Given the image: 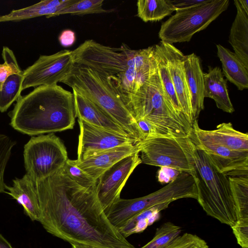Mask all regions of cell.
Returning <instances> with one entry per match:
<instances>
[{
  "mask_svg": "<svg viewBox=\"0 0 248 248\" xmlns=\"http://www.w3.org/2000/svg\"><path fill=\"white\" fill-rule=\"evenodd\" d=\"M34 183L40 208L38 221L48 233L71 245L136 248L107 218L96 186H79L63 168Z\"/></svg>",
  "mask_w": 248,
  "mask_h": 248,
  "instance_id": "1",
  "label": "cell"
},
{
  "mask_svg": "<svg viewBox=\"0 0 248 248\" xmlns=\"http://www.w3.org/2000/svg\"><path fill=\"white\" fill-rule=\"evenodd\" d=\"M10 116L11 125L30 136L73 129L76 119L73 93L57 84L37 87L19 97Z\"/></svg>",
  "mask_w": 248,
  "mask_h": 248,
  "instance_id": "2",
  "label": "cell"
},
{
  "mask_svg": "<svg viewBox=\"0 0 248 248\" xmlns=\"http://www.w3.org/2000/svg\"><path fill=\"white\" fill-rule=\"evenodd\" d=\"M125 106L136 121L146 120L175 137L188 136L191 132L193 124L174 108L164 89L157 65Z\"/></svg>",
  "mask_w": 248,
  "mask_h": 248,
  "instance_id": "3",
  "label": "cell"
},
{
  "mask_svg": "<svg viewBox=\"0 0 248 248\" xmlns=\"http://www.w3.org/2000/svg\"><path fill=\"white\" fill-rule=\"evenodd\" d=\"M193 143V175L197 190V200L207 215L231 227L237 222L238 216L228 178L219 172L206 154Z\"/></svg>",
  "mask_w": 248,
  "mask_h": 248,
  "instance_id": "4",
  "label": "cell"
},
{
  "mask_svg": "<svg viewBox=\"0 0 248 248\" xmlns=\"http://www.w3.org/2000/svg\"><path fill=\"white\" fill-rule=\"evenodd\" d=\"M61 82L99 107L129 136L142 140L133 117L107 81L95 71L75 63L71 72Z\"/></svg>",
  "mask_w": 248,
  "mask_h": 248,
  "instance_id": "5",
  "label": "cell"
},
{
  "mask_svg": "<svg viewBox=\"0 0 248 248\" xmlns=\"http://www.w3.org/2000/svg\"><path fill=\"white\" fill-rule=\"evenodd\" d=\"M183 198H197L195 179L192 174L186 172H181L173 181L146 196L132 199L120 198L105 213L110 222L119 230L144 210Z\"/></svg>",
  "mask_w": 248,
  "mask_h": 248,
  "instance_id": "6",
  "label": "cell"
},
{
  "mask_svg": "<svg viewBox=\"0 0 248 248\" xmlns=\"http://www.w3.org/2000/svg\"><path fill=\"white\" fill-rule=\"evenodd\" d=\"M229 5V0H205L198 5L176 11L161 25L159 37L170 44L189 42L196 33L206 28L224 12Z\"/></svg>",
  "mask_w": 248,
  "mask_h": 248,
  "instance_id": "7",
  "label": "cell"
},
{
  "mask_svg": "<svg viewBox=\"0 0 248 248\" xmlns=\"http://www.w3.org/2000/svg\"><path fill=\"white\" fill-rule=\"evenodd\" d=\"M140 145L141 163L194 173L193 143L189 135L152 138L141 140Z\"/></svg>",
  "mask_w": 248,
  "mask_h": 248,
  "instance_id": "8",
  "label": "cell"
},
{
  "mask_svg": "<svg viewBox=\"0 0 248 248\" xmlns=\"http://www.w3.org/2000/svg\"><path fill=\"white\" fill-rule=\"evenodd\" d=\"M23 156L26 174L34 182L57 172L68 159L66 147L53 133L32 137L24 145Z\"/></svg>",
  "mask_w": 248,
  "mask_h": 248,
  "instance_id": "9",
  "label": "cell"
},
{
  "mask_svg": "<svg viewBox=\"0 0 248 248\" xmlns=\"http://www.w3.org/2000/svg\"><path fill=\"white\" fill-rule=\"evenodd\" d=\"M156 65L154 46L139 50L130 48L125 70L114 77L102 78L125 105L128 98L148 80Z\"/></svg>",
  "mask_w": 248,
  "mask_h": 248,
  "instance_id": "10",
  "label": "cell"
},
{
  "mask_svg": "<svg viewBox=\"0 0 248 248\" xmlns=\"http://www.w3.org/2000/svg\"><path fill=\"white\" fill-rule=\"evenodd\" d=\"M74 64L72 50L64 49L49 55H40L23 71L21 90L57 84L71 72Z\"/></svg>",
  "mask_w": 248,
  "mask_h": 248,
  "instance_id": "11",
  "label": "cell"
},
{
  "mask_svg": "<svg viewBox=\"0 0 248 248\" xmlns=\"http://www.w3.org/2000/svg\"><path fill=\"white\" fill-rule=\"evenodd\" d=\"M140 153L137 152L120 160L97 180L96 194L104 211L120 198L121 192L129 177L141 163Z\"/></svg>",
  "mask_w": 248,
  "mask_h": 248,
  "instance_id": "12",
  "label": "cell"
},
{
  "mask_svg": "<svg viewBox=\"0 0 248 248\" xmlns=\"http://www.w3.org/2000/svg\"><path fill=\"white\" fill-rule=\"evenodd\" d=\"M80 127L78 147V161L89 155L116 147L136 144L140 141L130 137L91 124L78 119Z\"/></svg>",
  "mask_w": 248,
  "mask_h": 248,
  "instance_id": "13",
  "label": "cell"
},
{
  "mask_svg": "<svg viewBox=\"0 0 248 248\" xmlns=\"http://www.w3.org/2000/svg\"><path fill=\"white\" fill-rule=\"evenodd\" d=\"M189 137L219 172L227 177L248 176V152L234 151L214 141L196 138L191 132Z\"/></svg>",
  "mask_w": 248,
  "mask_h": 248,
  "instance_id": "14",
  "label": "cell"
},
{
  "mask_svg": "<svg viewBox=\"0 0 248 248\" xmlns=\"http://www.w3.org/2000/svg\"><path fill=\"white\" fill-rule=\"evenodd\" d=\"M161 42L164 49L172 82L182 111L188 120L193 124L190 96L184 68L185 55L172 44Z\"/></svg>",
  "mask_w": 248,
  "mask_h": 248,
  "instance_id": "15",
  "label": "cell"
},
{
  "mask_svg": "<svg viewBox=\"0 0 248 248\" xmlns=\"http://www.w3.org/2000/svg\"><path fill=\"white\" fill-rule=\"evenodd\" d=\"M140 142L94 153L82 161L77 160V166L97 181L104 172L120 160L140 152Z\"/></svg>",
  "mask_w": 248,
  "mask_h": 248,
  "instance_id": "16",
  "label": "cell"
},
{
  "mask_svg": "<svg viewBox=\"0 0 248 248\" xmlns=\"http://www.w3.org/2000/svg\"><path fill=\"white\" fill-rule=\"evenodd\" d=\"M195 137L211 140L231 150L248 152V134L234 129L231 123H223L214 130L201 128L194 121L191 131Z\"/></svg>",
  "mask_w": 248,
  "mask_h": 248,
  "instance_id": "17",
  "label": "cell"
},
{
  "mask_svg": "<svg viewBox=\"0 0 248 248\" xmlns=\"http://www.w3.org/2000/svg\"><path fill=\"white\" fill-rule=\"evenodd\" d=\"M73 94L76 117L78 119L99 127L129 136L118 123L97 105L74 90Z\"/></svg>",
  "mask_w": 248,
  "mask_h": 248,
  "instance_id": "18",
  "label": "cell"
},
{
  "mask_svg": "<svg viewBox=\"0 0 248 248\" xmlns=\"http://www.w3.org/2000/svg\"><path fill=\"white\" fill-rule=\"evenodd\" d=\"M184 68L190 96L193 121L204 108L203 73L200 58L195 53L185 55Z\"/></svg>",
  "mask_w": 248,
  "mask_h": 248,
  "instance_id": "19",
  "label": "cell"
},
{
  "mask_svg": "<svg viewBox=\"0 0 248 248\" xmlns=\"http://www.w3.org/2000/svg\"><path fill=\"white\" fill-rule=\"evenodd\" d=\"M6 193L22 205L24 214L32 221H39L40 208L34 182L26 174L13 180L12 186H6Z\"/></svg>",
  "mask_w": 248,
  "mask_h": 248,
  "instance_id": "20",
  "label": "cell"
},
{
  "mask_svg": "<svg viewBox=\"0 0 248 248\" xmlns=\"http://www.w3.org/2000/svg\"><path fill=\"white\" fill-rule=\"evenodd\" d=\"M204 97L213 99L217 107L224 112L234 111L230 100L226 80L219 67L209 66L208 72L203 73Z\"/></svg>",
  "mask_w": 248,
  "mask_h": 248,
  "instance_id": "21",
  "label": "cell"
},
{
  "mask_svg": "<svg viewBox=\"0 0 248 248\" xmlns=\"http://www.w3.org/2000/svg\"><path fill=\"white\" fill-rule=\"evenodd\" d=\"M77 0H44L31 6L0 15V23L16 22L45 16L47 18L55 15L65 7L73 4Z\"/></svg>",
  "mask_w": 248,
  "mask_h": 248,
  "instance_id": "22",
  "label": "cell"
},
{
  "mask_svg": "<svg viewBox=\"0 0 248 248\" xmlns=\"http://www.w3.org/2000/svg\"><path fill=\"white\" fill-rule=\"evenodd\" d=\"M234 4L237 14L230 30L229 42L235 55L248 69V12L239 0H234Z\"/></svg>",
  "mask_w": 248,
  "mask_h": 248,
  "instance_id": "23",
  "label": "cell"
},
{
  "mask_svg": "<svg viewBox=\"0 0 248 248\" xmlns=\"http://www.w3.org/2000/svg\"><path fill=\"white\" fill-rule=\"evenodd\" d=\"M217 56L222 68V74L239 90L248 88V69L236 57L234 53L220 44L217 45Z\"/></svg>",
  "mask_w": 248,
  "mask_h": 248,
  "instance_id": "24",
  "label": "cell"
},
{
  "mask_svg": "<svg viewBox=\"0 0 248 248\" xmlns=\"http://www.w3.org/2000/svg\"><path fill=\"white\" fill-rule=\"evenodd\" d=\"M170 203H161L143 211L129 219L118 231L125 238L131 234L142 232L159 218L160 212L167 208Z\"/></svg>",
  "mask_w": 248,
  "mask_h": 248,
  "instance_id": "25",
  "label": "cell"
},
{
  "mask_svg": "<svg viewBox=\"0 0 248 248\" xmlns=\"http://www.w3.org/2000/svg\"><path fill=\"white\" fill-rule=\"evenodd\" d=\"M154 47L159 74L165 93L175 109L179 113L186 116L182 111L172 82L162 42L160 41Z\"/></svg>",
  "mask_w": 248,
  "mask_h": 248,
  "instance_id": "26",
  "label": "cell"
},
{
  "mask_svg": "<svg viewBox=\"0 0 248 248\" xmlns=\"http://www.w3.org/2000/svg\"><path fill=\"white\" fill-rule=\"evenodd\" d=\"M137 16L145 22L159 21L175 12L169 0H139Z\"/></svg>",
  "mask_w": 248,
  "mask_h": 248,
  "instance_id": "27",
  "label": "cell"
},
{
  "mask_svg": "<svg viewBox=\"0 0 248 248\" xmlns=\"http://www.w3.org/2000/svg\"><path fill=\"white\" fill-rule=\"evenodd\" d=\"M228 178L238 219H248V176Z\"/></svg>",
  "mask_w": 248,
  "mask_h": 248,
  "instance_id": "28",
  "label": "cell"
},
{
  "mask_svg": "<svg viewBox=\"0 0 248 248\" xmlns=\"http://www.w3.org/2000/svg\"><path fill=\"white\" fill-rule=\"evenodd\" d=\"M23 73L11 75L3 83L0 91V112L6 111L21 96Z\"/></svg>",
  "mask_w": 248,
  "mask_h": 248,
  "instance_id": "29",
  "label": "cell"
},
{
  "mask_svg": "<svg viewBox=\"0 0 248 248\" xmlns=\"http://www.w3.org/2000/svg\"><path fill=\"white\" fill-rule=\"evenodd\" d=\"M181 232L180 227L170 222H165L157 228L154 238L140 248H165L179 236Z\"/></svg>",
  "mask_w": 248,
  "mask_h": 248,
  "instance_id": "30",
  "label": "cell"
},
{
  "mask_svg": "<svg viewBox=\"0 0 248 248\" xmlns=\"http://www.w3.org/2000/svg\"><path fill=\"white\" fill-rule=\"evenodd\" d=\"M104 0H77L58 12L55 16L64 15H84L111 12L113 10H106L103 7Z\"/></svg>",
  "mask_w": 248,
  "mask_h": 248,
  "instance_id": "31",
  "label": "cell"
},
{
  "mask_svg": "<svg viewBox=\"0 0 248 248\" xmlns=\"http://www.w3.org/2000/svg\"><path fill=\"white\" fill-rule=\"evenodd\" d=\"M62 168L68 176L79 186L86 188L96 186L97 181L77 166V160L68 159Z\"/></svg>",
  "mask_w": 248,
  "mask_h": 248,
  "instance_id": "32",
  "label": "cell"
},
{
  "mask_svg": "<svg viewBox=\"0 0 248 248\" xmlns=\"http://www.w3.org/2000/svg\"><path fill=\"white\" fill-rule=\"evenodd\" d=\"M2 57L4 63H0V91L3 83L11 75L22 73L13 51L7 46H3Z\"/></svg>",
  "mask_w": 248,
  "mask_h": 248,
  "instance_id": "33",
  "label": "cell"
},
{
  "mask_svg": "<svg viewBox=\"0 0 248 248\" xmlns=\"http://www.w3.org/2000/svg\"><path fill=\"white\" fill-rule=\"evenodd\" d=\"M16 142L8 136L0 134V193L6 192L4 181L5 168Z\"/></svg>",
  "mask_w": 248,
  "mask_h": 248,
  "instance_id": "34",
  "label": "cell"
},
{
  "mask_svg": "<svg viewBox=\"0 0 248 248\" xmlns=\"http://www.w3.org/2000/svg\"><path fill=\"white\" fill-rule=\"evenodd\" d=\"M165 248H209V247L204 240L197 235L185 233Z\"/></svg>",
  "mask_w": 248,
  "mask_h": 248,
  "instance_id": "35",
  "label": "cell"
},
{
  "mask_svg": "<svg viewBox=\"0 0 248 248\" xmlns=\"http://www.w3.org/2000/svg\"><path fill=\"white\" fill-rule=\"evenodd\" d=\"M136 123L141 136L142 140L155 137H174L167 131L157 126L146 120H139L136 121Z\"/></svg>",
  "mask_w": 248,
  "mask_h": 248,
  "instance_id": "36",
  "label": "cell"
},
{
  "mask_svg": "<svg viewBox=\"0 0 248 248\" xmlns=\"http://www.w3.org/2000/svg\"><path fill=\"white\" fill-rule=\"evenodd\" d=\"M231 228L237 243L242 248H248V219H238Z\"/></svg>",
  "mask_w": 248,
  "mask_h": 248,
  "instance_id": "37",
  "label": "cell"
},
{
  "mask_svg": "<svg viewBox=\"0 0 248 248\" xmlns=\"http://www.w3.org/2000/svg\"><path fill=\"white\" fill-rule=\"evenodd\" d=\"M181 172L168 167H160L157 173L158 182L161 183L168 184L175 179Z\"/></svg>",
  "mask_w": 248,
  "mask_h": 248,
  "instance_id": "38",
  "label": "cell"
},
{
  "mask_svg": "<svg viewBox=\"0 0 248 248\" xmlns=\"http://www.w3.org/2000/svg\"><path fill=\"white\" fill-rule=\"evenodd\" d=\"M169 1L175 12L198 5L204 2L205 0H169Z\"/></svg>",
  "mask_w": 248,
  "mask_h": 248,
  "instance_id": "39",
  "label": "cell"
},
{
  "mask_svg": "<svg viewBox=\"0 0 248 248\" xmlns=\"http://www.w3.org/2000/svg\"><path fill=\"white\" fill-rule=\"evenodd\" d=\"M60 44L64 47L72 46L76 41L75 32L69 29L63 30L59 36Z\"/></svg>",
  "mask_w": 248,
  "mask_h": 248,
  "instance_id": "40",
  "label": "cell"
},
{
  "mask_svg": "<svg viewBox=\"0 0 248 248\" xmlns=\"http://www.w3.org/2000/svg\"><path fill=\"white\" fill-rule=\"evenodd\" d=\"M0 248H14L11 244L0 233Z\"/></svg>",
  "mask_w": 248,
  "mask_h": 248,
  "instance_id": "41",
  "label": "cell"
},
{
  "mask_svg": "<svg viewBox=\"0 0 248 248\" xmlns=\"http://www.w3.org/2000/svg\"><path fill=\"white\" fill-rule=\"evenodd\" d=\"M240 3L243 9L248 12V0H239Z\"/></svg>",
  "mask_w": 248,
  "mask_h": 248,
  "instance_id": "42",
  "label": "cell"
},
{
  "mask_svg": "<svg viewBox=\"0 0 248 248\" xmlns=\"http://www.w3.org/2000/svg\"><path fill=\"white\" fill-rule=\"evenodd\" d=\"M71 248H95L89 246L80 245H71Z\"/></svg>",
  "mask_w": 248,
  "mask_h": 248,
  "instance_id": "43",
  "label": "cell"
}]
</instances>
